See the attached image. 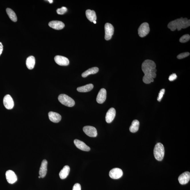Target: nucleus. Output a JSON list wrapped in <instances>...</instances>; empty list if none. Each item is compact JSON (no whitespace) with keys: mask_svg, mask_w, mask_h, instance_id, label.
Here are the masks:
<instances>
[{"mask_svg":"<svg viewBox=\"0 0 190 190\" xmlns=\"http://www.w3.org/2000/svg\"><path fill=\"white\" fill-rule=\"evenodd\" d=\"M190 180V173L188 171H185L182 173L179 176L178 180L181 185L186 184Z\"/></svg>","mask_w":190,"mask_h":190,"instance_id":"12","label":"nucleus"},{"mask_svg":"<svg viewBox=\"0 0 190 190\" xmlns=\"http://www.w3.org/2000/svg\"><path fill=\"white\" fill-rule=\"evenodd\" d=\"M106 91L104 89H100L97 97V101L99 104H103L105 101L106 98Z\"/></svg>","mask_w":190,"mask_h":190,"instance_id":"14","label":"nucleus"},{"mask_svg":"<svg viewBox=\"0 0 190 190\" xmlns=\"http://www.w3.org/2000/svg\"><path fill=\"white\" fill-rule=\"evenodd\" d=\"M190 25V19L188 20L186 18H181L169 22L168 24V27L172 31H174L177 29L178 31H180L182 29L187 28Z\"/></svg>","mask_w":190,"mask_h":190,"instance_id":"2","label":"nucleus"},{"mask_svg":"<svg viewBox=\"0 0 190 190\" xmlns=\"http://www.w3.org/2000/svg\"><path fill=\"white\" fill-rule=\"evenodd\" d=\"M99 71V68L97 67H94L88 69L82 74V77H86L90 74H94L97 73Z\"/></svg>","mask_w":190,"mask_h":190,"instance_id":"23","label":"nucleus"},{"mask_svg":"<svg viewBox=\"0 0 190 190\" xmlns=\"http://www.w3.org/2000/svg\"><path fill=\"white\" fill-rule=\"evenodd\" d=\"M70 169L68 165H65L61 171L59 173V176L61 179H64L67 177L69 174Z\"/></svg>","mask_w":190,"mask_h":190,"instance_id":"19","label":"nucleus"},{"mask_svg":"<svg viewBox=\"0 0 190 190\" xmlns=\"http://www.w3.org/2000/svg\"><path fill=\"white\" fill-rule=\"evenodd\" d=\"M48 116L50 121L53 123H59L61 119V115L54 112H50L48 113Z\"/></svg>","mask_w":190,"mask_h":190,"instance_id":"18","label":"nucleus"},{"mask_svg":"<svg viewBox=\"0 0 190 190\" xmlns=\"http://www.w3.org/2000/svg\"><path fill=\"white\" fill-rule=\"evenodd\" d=\"M47 161L44 159L42 161L39 170V175L41 178H44L46 176L47 171Z\"/></svg>","mask_w":190,"mask_h":190,"instance_id":"15","label":"nucleus"},{"mask_svg":"<svg viewBox=\"0 0 190 190\" xmlns=\"http://www.w3.org/2000/svg\"><path fill=\"white\" fill-rule=\"evenodd\" d=\"M165 148L160 143H157L155 146L153 153L155 158L159 161H161L165 155Z\"/></svg>","mask_w":190,"mask_h":190,"instance_id":"3","label":"nucleus"},{"mask_svg":"<svg viewBox=\"0 0 190 190\" xmlns=\"http://www.w3.org/2000/svg\"><path fill=\"white\" fill-rule=\"evenodd\" d=\"M156 65L153 61L147 60L142 64V69L144 75L143 81L146 84H149L154 81L153 79L156 77Z\"/></svg>","mask_w":190,"mask_h":190,"instance_id":"1","label":"nucleus"},{"mask_svg":"<svg viewBox=\"0 0 190 190\" xmlns=\"http://www.w3.org/2000/svg\"><path fill=\"white\" fill-rule=\"evenodd\" d=\"M3 104L6 109H13L14 105V101L10 95H6L3 99Z\"/></svg>","mask_w":190,"mask_h":190,"instance_id":"9","label":"nucleus"},{"mask_svg":"<svg viewBox=\"0 0 190 190\" xmlns=\"http://www.w3.org/2000/svg\"><path fill=\"white\" fill-rule=\"evenodd\" d=\"M105 39L108 41L111 39L114 32V28L113 25L109 23H106L105 25Z\"/></svg>","mask_w":190,"mask_h":190,"instance_id":"6","label":"nucleus"},{"mask_svg":"<svg viewBox=\"0 0 190 190\" xmlns=\"http://www.w3.org/2000/svg\"><path fill=\"white\" fill-rule=\"evenodd\" d=\"M3 46L2 43L1 42H0V56L2 54L3 51Z\"/></svg>","mask_w":190,"mask_h":190,"instance_id":"32","label":"nucleus"},{"mask_svg":"<svg viewBox=\"0 0 190 190\" xmlns=\"http://www.w3.org/2000/svg\"><path fill=\"white\" fill-rule=\"evenodd\" d=\"M190 55V53L189 52H185L181 53V54H179L177 56V58L179 59H182L188 57Z\"/></svg>","mask_w":190,"mask_h":190,"instance_id":"28","label":"nucleus"},{"mask_svg":"<svg viewBox=\"0 0 190 190\" xmlns=\"http://www.w3.org/2000/svg\"><path fill=\"white\" fill-rule=\"evenodd\" d=\"M49 1V2L50 3H51V4L52 3H53V0H49V1Z\"/></svg>","mask_w":190,"mask_h":190,"instance_id":"33","label":"nucleus"},{"mask_svg":"<svg viewBox=\"0 0 190 190\" xmlns=\"http://www.w3.org/2000/svg\"><path fill=\"white\" fill-rule=\"evenodd\" d=\"M149 32V24L147 22H144L141 24L138 29V35L141 37H145Z\"/></svg>","mask_w":190,"mask_h":190,"instance_id":"5","label":"nucleus"},{"mask_svg":"<svg viewBox=\"0 0 190 190\" xmlns=\"http://www.w3.org/2000/svg\"><path fill=\"white\" fill-rule=\"evenodd\" d=\"M6 177L7 181L10 184H13L17 180V176L14 171L11 170H9L6 172Z\"/></svg>","mask_w":190,"mask_h":190,"instance_id":"10","label":"nucleus"},{"mask_svg":"<svg viewBox=\"0 0 190 190\" xmlns=\"http://www.w3.org/2000/svg\"><path fill=\"white\" fill-rule=\"evenodd\" d=\"M74 143L75 144L76 147L83 151H89L90 150V148L85 143L82 141L79 140L78 139H76L74 141Z\"/></svg>","mask_w":190,"mask_h":190,"instance_id":"16","label":"nucleus"},{"mask_svg":"<svg viewBox=\"0 0 190 190\" xmlns=\"http://www.w3.org/2000/svg\"><path fill=\"white\" fill-rule=\"evenodd\" d=\"M59 101L62 104L69 107H72L75 104V101L71 97L65 94H61L58 97Z\"/></svg>","mask_w":190,"mask_h":190,"instance_id":"4","label":"nucleus"},{"mask_svg":"<svg viewBox=\"0 0 190 190\" xmlns=\"http://www.w3.org/2000/svg\"><path fill=\"white\" fill-rule=\"evenodd\" d=\"M93 85L90 83L79 87L77 88V90L80 92H87L92 90L93 89Z\"/></svg>","mask_w":190,"mask_h":190,"instance_id":"22","label":"nucleus"},{"mask_svg":"<svg viewBox=\"0 0 190 190\" xmlns=\"http://www.w3.org/2000/svg\"><path fill=\"white\" fill-rule=\"evenodd\" d=\"M6 12L7 14L8 15L10 19L13 22H16L17 21V17L16 16V13L13 10L10 8H7L6 9Z\"/></svg>","mask_w":190,"mask_h":190,"instance_id":"25","label":"nucleus"},{"mask_svg":"<svg viewBox=\"0 0 190 190\" xmlns=\"http://www.w3.org/2000/svg\"><path fill=\"white\" fill-rule=\"evenodd\" d=\"M165 89H162L160 91L157 99L158 101L159 102L161 101V100L163 98V95H164V94H165Z\"/></svg>","mask_w":190,"mask_h":190,"instance_id":"29","label":"nucleus"},{"mask_svg":"<svg viewBox=\"0 0 190 190\" xmlns=\"http://www.w3.org/2000/svg\"><path fill=\"white\" fill-rule=\"evenodd\" d=\"M39 178H41V176H39Z\"/></svg>","mask_w":190,"mask_h":190,"instance_id":"35","label":"nucleus"},{"mask_svg":"<svg viewBox=\"0 0 190 190\" xmlns=\"http://www.w3.org/2000/svg\"><path fill=\"white\" fill-rule=\"evenodd\" d=\"M139 122L137 120H134L132 123L130 129V131L132 133H135L137 132L139 129Z\"/></svg>","mask_w":190,"mask_h":190,"instance_id":"24","label":"nucleus"},{"mask_svg":"<svg viewBox=\"0 0 190 190\" xmlns=\"http://www.w3.org/2000/svg\"><path fill=\"white\" fill-rule=\"evenodd\" d=\"M86 14L87 18L91 22H93V21L96 20V15L94 11L90 10H87Z\"/></svg>","mask_w":190,"mask_h":190,"instance_id":"20","label":"nucleus"},{"mask_svg":"<svg viewBox=\"0 0 190 190\" xmlns=\"http://www.w3.org/2000/svg\"><path fill=\"white\" fill-rule=\"evenodd\" d=\"M123 172L122 170L119 168H115L111 170L109 173V176L111 178L118 179L122 177Z\"/></svg>","mask_w":190,"mask_h":190,"instance_id":"8","label":"nucleus"},{"mask_svg":"<svg viewBox=\"0 0 190 190\" xmlns=\"http://www.w3.org/2000/svg\"><path fill=\"white\" fill-rule=\"evenodd\" d=\"M177 76L176 74H173L169 76V80L170 81H173L174 80H175L177 78Z\"/></svg>","mask_w":190,"mask_h":190,"instance_id":"31","label":"nucleus"},{"mask_svg":"<svg viewBox=\"0 0 190 190\" xmlns=\"http://www.w3.org/2000/svg\"><path fill=\"white\" fill-rule=\"evenodd\" d=\"M35 64V59L33 56H30L27 59L26 65L29 69H32Z\"/></svg>","mask_w":190,"mask_h":190,"instance_id":"21","label":"nucleus"},{"mask_svg":"<svg viewBox=\"0 0 190 190\" xmlns=\"http://www.w3.org/2000/svg\"><path fill=\"white\" fill-rule=\"evenodd\" d=\"M49 25L51 28L57 30H61L65 27V24L63 22L57 21H51L49 23Z\"/></svg>","mask_w":190,"mask_h":190,"instance_id":"17","label":"nucleus"},{"mask_svg":"<svg viewBox=\"0 0 190 190\" xmlns=\"http://www.w3.org/2000/svg\"><path fill=\"white\" fill-rule=\"evenodd\" d=\"M83 130L87 135L90 137H95L97 136L96 129L92 126H85L83 127Z\"/></svg>","mask_w":190,"mask_h":190,"instance_id":"7","label":"nucleus"},{"mask_svg":"<svg viewBox=\"0 0 190 190\" xmlns=\"http://www.w3.org/2000/svg\"><path fill=\"white\" fill-rule=\"evenodd\" d=\"M72 190H81V185L78 183L75 184L73 187Z\"/></svg>","mask_w":190,"mask_h":190,"instance_id":"30","label":"nucleus"},{"mask_svg":"<svg viewBox=\"0 0 190 190\" xmlns=\"http://www.w3.org/2000/svg\"><path fill=\"white\" fill-rule=\"evenodd\" d=\"M190 36L189 35L186 34L184 35L180 38V42L181 43H185L188 41L190 40Z\"/></svg>","mask_w":190,"mask_h":190,"instance_id":"26","label":"nucleus"},{"mask_svg":"<svg viewBox=\"0 0 190 190\" xmlns=\"http://www.w3.org/2000/svg\"><path fill=\"white\" fill-rule=\"evenodd\" d=\"M116 111L113 108H111L109 109L106 114V121L108 123H110L113 121L115 118Z\"/></svg>","mask_w":190,"mask_h":190,"instance_id":"13","label":"nucleus"},{"mask_svg":"<svg viewBox=\"0 0 190 190\" xmlns=\"http://www.w3.org/2000/svg\"><path fill=\"white\" fill-rule=\"evenodd\" d=\"M93 22L94 23H95V24H96V21H93Z\"/></svg>","mask_w":190,"mask_h":190,"instance_id":"34","label":"nucleus"},{"mask_svg":"<svg viewBox=\"0 0 190 190\" xmlns=\"http://www.w3.org/2000/svg\"><path fill=\"white\" fill-rule=\"evenodd\" d=\"M56 63L61 66H66L69 65V61L68 59L63 56L57 55L54 58Z\"/></svg>","mask_w":190,"mask_h":190,"instance_id":"11","label":"nucleus"},{"mask_svg":"<svg viewBox=\"0 0 190 190\" xmlns=\"http://www.w3.org/2000/svg\"><path fill=\"white\" fill-rule=\"evenodd\" d=\"M67 11V9L65 7H62L61 8L58 9L57 10V14L59 15H63Z\"/></svg>","mask_w":190,"mask_h":190,"instance_id":"27","label":"nucleus"}]
</instances>
